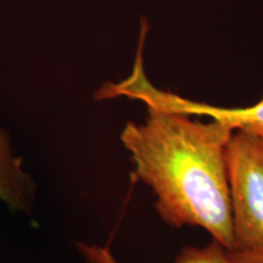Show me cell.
<instances>
[{
	"label": "cell",
	"instance_id": "cell-4",
	"mask_svg": "<svg viewBox=\"0 0 263 263\" xmlns=\"http://www.w3.org/2000/svg\"><path fill=\"white\" fill-rule=\"evenodd\" d=\"M77 250L85 263H121L108 248L77 242ZM176 263H230L228 250L212 240L203 248L185 246L176 258Z\"/></svg>",
	"mask_w": 263,
	"mask_h": 263
},
{
	"label": "cell",
	"instance_id": "cell-2",
	"mask_svg": "<svg viewBox=\"0 0 263 263\" xmlns=\"http://www.w3.org/2000/svg\"><path fill=\"white\" fill-rule=\"evenodd\" d=\"M226 162L235 250L263 251V138L234 130Z\"/></svg>",
	"mask_w": 263,
	"mask_h": 263
},
{
	"label": "cell",
	"instance_id": "cell-5",
	"mask_svg": "<svg viewBox=\"0 0 263 263\" xmlns=\"http://www.w3.org/2000/svg\"><path fill=\"white\" fill-rule=\"evenodd\" d=\"M230 263H263V251L235 250L228 251Z\"/></svg>",
	"mask_w": 263,
	"mask_h": 263
},
{
	"label": "cell",
	"instance_id": "cell-3",
	"mask_svg": "<svg viewBox=\"0 0 263 263\" xmlns=\"http://www.w3.org/2000/svg\"><path fill=\"white\" fill-rule=\"evenodd\" d=\"M35 184L22 170V159L14 155L9 133L0 128V200L12 211L29 212Z\"/></svg>",
	"mask_w": 263,
	"mask_h": 263
},
{
	"label": "cell",
	"instance_id": "cell-1",
	"mask_svg": "<svg viewBox=\"0 0 263 263\" xmlns=\"http://www.w3.org/2000/svg\"><path fill=\"white\" fill-rule=\"evenodd\" d=\"M145 122H127L121 141L136 174L156 196L160 218L174 228L201 227L234 251L226 150L232 128L147 107Z\"/></svg>",
	"mask_w": 263,
	"mask_h": 263
}]
</instances>
